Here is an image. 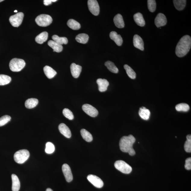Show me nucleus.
Returning a JSON list of instances; mask_svg holds the SVG:
<instances>
[{"label": "nucleus", "instance_id": "6e6552de", "mask_svg": "<svg viewBox=\"0 0 191 191\" xmlns=\"http://www.w3.org/2000/svg\"><path fill=\"white\" fill-rule=\"evenodd\" d=\"M87 5L89 11L93 15L97 16L99 13V7L98 2L96 0H89Z\"/></svg>", "mask_w": 191, "mask_h": 191}, {"label": "nucleus", "instance_id": "a19ab883", "mask_svg": "<svg viewBox=\"0 0 191 191\" xmlns=\"http://www.w3.org/2000/svg\"><path fill=\"white\" fill-rule=\"evenodd\" d=\"M56 1H57V0H44V4L45 5L48 6L50 5L52 2H55Z\"/></svg>", "mask_w": 191, "mask_h": 191}, {"label": "nucleus", "instance_id": "79ce46f5", "mask_svg": "<svg viewBox=\"0 0 191 191\" xmlns=\"http://www.w3.org/2000/svg\"><path fill=\"white\" fill-rule=\"evenodd\" d=\"M46 191H53L51 189L48 188L46 189Z\"/></svg>", "mask_w": 191, "mask_h": 191}, {"label": "nucleus", "instance_id": "9d476101", "mask_svg": "<svg viewBox=\"0 0 191 191\" xmlns=\"http://www.w3.org/2000/svg\"><path fill=\"white\" fill-rule=\"evenodd\" d=\"M82 109L87 115L92 117H95L98 115V111L91 105L86 104L83 105Z\"/></svg>", "mask_w": 191, "mask_h": 191}, {"label": "nucleus", "instance_id": "58836bf2", "mask_svg": "<svg viewBox=\"0 0 191 191\" xmlns=\"http://www.w3.org/2000/svg\"><path fill=\"white\" fill-rule=\"evenodd\" d=\"M11 117L9 115H5L0 117V127L5 125L11 121Z\"/></svg>", "mask_w": 191, "mask_h": 191}, {"label": "nucleus", "instance_id": "f8f14e48", "mask_svg": "<svg viewBox=\"0 0 191 191\" xmlns=\"http://www.w3.org/2000/svg\"><path fill=\"white\" fill-rule=\"evenodd\" d=\"M167 23L166 17L164 14H158L155 20V24L158 28L165 26Z\"/></svg>", "mask_w": 191, "mask_h": 191}, {"label": "nucleus", "instance_id": "cd10ccee", "mask_svg": "<svg viewBox=\"0 0 191 191\" xmlns=\"http://www.w3.org/2000/svg\"><path fill=\"white\" fill-rule=\"evenodd\" d=\"M67 25L71 29L74 30L80 29L81 27L80 24L76 20L72 19L68 20Z\"/></svg>", "mask_w": 191, "mask_h": 191}, {"label": "nucleus", "instance_id": "c85d7f7f", "mask_svg": "<svg viewBox=\"0 0 191 191\" xmlns=\"http://www.w3.org/2000/svg\"><path fill=\"white\" fill-rule=\"evenodd\" d=\"M81 135L83 139L87 142H91L92 141L93 137L92 135L89 132L85 129L81 130Z\"/></svg>", "mask_w": 191, "mask_h": 191}, {"label": "nucleus", "instance_id": "f704fd0d", "mask_svg": "<svg viewBox=\"0 0 191 191\" xmlns=\"http://www.w3.org/2000/svg\"><path fill=\"white\" fill-rule=\"evenodd\" d=\"M186 141L184 145V149L188 153L191 152V136L188 135L186 136Z\"/></svg>", "mask_w": 191, "mask_h": 191}, {"label": "nucleus", "instance_id": "37998d69", "mask_svg": "<svg viewBox=\"0 0 191 191\" xmlns=\"http://www.w3.org/2000/svg\"><path fill=\"white\" fill-rule=\"evenodd\" d=\"M14 12H15V13H17V10H15V11H14Z\"/></svg>", "mask_w": 191, "mask_h": 191}, {"label": "nucleus", "instance_id": "393cba45", "mask_svg": "<svg viewBox=\"0 0 191 191\" xmlns=\"http://www.w3.org/2000/svg\"><path fill=\"white\" fill-rule=\"evenodd\" d=\"M38 103V99H28L25 102V106L26 108L32 109L36 107Z\"/></svg>", "mask_w": 191, "mask_h": 191}, {"label": "nucleus", "instance_id": "423d86ee", "mask_svg": "<svg viewBox=\"0 0 191 191\" xmlns=\"http://www.w3.org/2000/svg\"><path fill=\"white\" fill-rule=\"evenodd\" d=\"M115 168L123 173L129 174L132 171V168L128 164L122 160H118L114 164Z\"/></svg>", "mask_w": 191, "mask_h": 191}, {"label": "nucleus", "instance_id": "72a5a7b5", "mask_svg": "<svg viewBox=\"0 0 191 191\" xmlns=\"http://www.w3.org/2000/svg\"><path fill=\"white\" fill-rule=\"evenodd\" d=\"M11 77L7 75L0 74V85H5L11 82Z\"/></svg>", "mask_w": 191, "mask_h": 191}, {"label": "nucleus", "instance_id": "6ab92c4d", "mask_svg": "<svg viewBox=\"0 0 191 191\" xmlns=\"http://www.w3.org/2000/svg\"><path fill=\"white\" fill-rule=\"evenodd\" d=\"M115 25L117 28H122L124 27L125 24L122 16L120 14L115 16L113 20Z\"/></svg>", "mask_w": 191, "mask_h": 191}, {"label": "nucleus", "instance_id": "2eb2a0df", "mask_svg": "<svg viewBox=\"0 0 191 191\" xmlns=\"http://www.w3.org/2000/svg\"><path fill=\"white\" fill-rule=\"evenodd\" d=\"M97 83L99 86V90L101 92H105L107 90L109 86V83L106 79L99 78L97 80Z\"/></svg>", "mask_w": 191, "mask_h": 191}, {"label": "nucleus", "instance_id": "20e7f679", "mask_svg": "<svg viewBox=\"0 0 191 191\" xmlns=\"http://www.w3.org/2000/svg\"><path fill=\"white\" fill-rule=\"evenodd\" d=\"M26 65V63L21 59L14 58L9 63V67L14 72H19L23 69Z\"/></svg>", "mask_w": 191, "mask_h": 191}, {"label": "nucleus", "instance_id": "4468645a", "mask_svg": "<svg viewBox=\"0 0 191 191\" xmlns=\"http://www.w3.org/2000/svg\"><path fill=\"white\" fill-rule=\"evenodd\" d=\"M133 44L136 48L142 51L144 50V42L142 39L137 34L133 36Z\"/></svg>", "mask_w": 191, "mask_h": 191}, {"label": "nucleus", "instance_id": "4be33fe9", "mask_svg": "<svg viewBox=\"0 0 191 191\" xmlns=\"http://www.w3.org/2000/svg\"><path fill=\"white\" fill-rule=\"evenodd\" d=\"M43 70L45 74L49 79L54 78L57 74L56 71L49 66H46L44 67Z\"/></svg>", "mask_w": 191, "mask_h": 191}, {"label": "nucleus", "instance_id": "e433bc0d", "mask_svg": "<svg viewBox=\"0 0 191 191\" xmlns=\"http://www.w3.org/2000/svg\"><path fill=\"white\" fill-rule=\"evenodd\" d=\"M63 114L65 117L70 120H72L74 119V114L70 109L67 108L64 109L63 111Z\"/></svg>", "mask_w": 191, "mask_h": 191}, {"label": "nucleus", "instance_id": "ea45409f", "mask_svg": "<svg viewBox=\"0 0 191 191\" xmlns=\"http://www.w3.org/2000/svg\"><path fill=\"white\" fill-rule=\"evenodd\" d=\"M185 168L187 170H190L191 169V158H186V164H185Z\"/></svg>", "mask_w": 191, "mask_h": 191}, {"label": "nucleus", "instance_id": "bb28decb", "mask_svg": "<svg viewBox=\"0 0 191 191\" xmlns=\"http://www.w3.org/2000/svg\"><path fill=\"white\" fill-rule=\"evenodd\" d=\"M89 36L85 33L79 34L76 36V39L77 42L82 44H86L88 41Z\"/></svg>", "mask_w": 191, "mask_h": 191}, {"label": "nucleus", "instance_id": "f257e3e1", "mask_svg": "<svg viewBox=\"0 0 191 191\" xmlns=\"http://www.w3.org/2000/svg\"><path fill=\"white\" fill-rule=\"evenodd\" d=\"M191 38L189 36H183L178 42L176 48V54L178 57L186 56L190 49Z\"/></svg>", "mask_w": 191, "mask_h": 191}, {"label": "nucleus", "instance_id": "2f4dec72", "mask_svg": "<svg viewBox=\"0 0 191 191\" xmlns=\"http://www.w3.org/2000/svg\"><path fill=\"white\" fill-rule=\"evenodd\" d=\"M124 68L127 72V74L129 77L131 79H135L136 77V74L135 71L133 70L127 64H125L124 66Z\"/></svg>", "mask_w": 191, "mask_h": 191}, {"label": "nucleus", "instance_id": "f03ea898", "mask_svg": "<svg viewBox=\"0 0 191 191\" xmlns=\"http://www.w3.org/2000/svg\"><path fill=\"white\" fill-rule=\"evenodd\" d=\"M136 141L135 137L132 135L124 136L120 141L119 146L121 151L128 153L130 155L133 156L136 152L133 148V144Z\"/></svg>", "mask_w": 191, "mask_h": 191}, {"label": "nucleus", "instance_id": "ddd939ff", "mask_svg": "<svg viewBox=\"0 0 191 191\" xmlns=\"http://www.w3.org/2000/svg\"><path fill=\"white\" fill-rule=\"evenodd\" d=\"M71 74L74 78H78L82 70V67L79 65H77L75 63H72L70 67Z\"/></svg>", "mask_w": 191, "mask_h": 191}, {"label": "nucleus", "instance_id": "1a4fd4ad", "mask_svg": "<svg viewBox=\"0 0 191 191\" xmlns=\"http://www.w3.org/2000/svg\"><path fill=\"white\" fill-rule=\"evenodd\" d=\"M87 180L96 187L100 188H102L104 185L102 180L96 176L90 174L87 176Z\"/></svg>", "mask_w": 191, "mask_h": 191}, {"label": "nucleus", "instance_id": "b1692460", "mask_svg": "<svg viewBox=\"0 0 191 191\" xmlns=\"http://www.w3.org/2000/svg\"><path fill=\"white\" fill-rule=\"evenodd\" d=\"M48 36V32H42L36 36L35 38L36 41L38 44H42L47 40Z\"/></svg>", "mask_w": 191, "mask_h": 191}, {"label": "nucleus", "instance_id": "0eeeda50", "mask_svg": "<svg viewBox=\"0 0 191 191\" xmlns=\"http://www.w3.org/2000/svg\"><path fill=\"white\" fill-rule=\"evenodd\" d=\"M24 14L22 12L17 13L12 15L9 18V21L14 27H18L21 25L23 21Z\"/></svg>", "mask_w": 191, "mask_h": 191}, {"label": "nucleus", "instance_id": "39448f33", "mask_svg": "<svg viewBox=\"0 0 191 191\" xmlns=\"http://www.w3.org/2000/svg\"><path fill=\"white\" fill-rule=\"evenodd\" d=\"M35 21L38 26L47 27L52 23V19L50 16L46 14H41L36 18Z\"/></svg>", "mask_w": 191, "mask_h": 191}, {"label": "nucleus", "instance_id": "473e14b6", "mask_svg": "<svg viewBox=\"0 0 191 191\" xmlns=\"http://www.w3.org/2000/svg\"><path fill=\"white\" fill-rule=\"evenodd\" d=\"M177 111H182L184 112H187L190 109V107L189 105L186 103H180L176 105L175 107Z\"/></svg>", "mask_w": 191, "mask_h": 191}, {"label": "nucleus", "instance_id": "412c9836", "mask_svg": "<svg viewBox=\"0 0 191 191\" xmlns=\"http://www.w3.org/2000/svg\"><path fill=\"white\" fill-rule=\"evenodd\" d=\"M139 114L141 118L147 121L149 118L150 112L149 110L146 108V107H142L139 109Z\"/></svg>", "mask_w": 191, "mask_h": 191}, {"label": "nucleus", "instance_id": "f3484780", "mask_svg": "<svg viewBox=\"0 0 191 191\" xmlns=\"http://www.w3.org/2000/svg\"><path fill=\"white\" fill-rule=\"evenodd\" d=\"M109 36L111 39L113 40L117 45L119 46L122 45L123 42L122 38L120 35L118 34L116 32H111L110 33Z\"/></svg>", "mask_w": 191, "mask_h": 191}, {"label": "nucleus", "instance_id": "9b49d317", "mask_svg": "<svg viewBox=\"0 0 191 191\" xmlns=\"http://www.w3.org/2000/svg\"><path fill=\"white\" fill-rule=\"evenodd\" d=\"M63 174L68 182H70L73 179V175L70 167L68 164H65L62 166Z\"/></svg>", "mask_w": 191, "mask_h": 191}, {"label": "nucleus", "instance_id": "4c0bfd02", "mask_svg": "<svg viewBox=\"0 0 191 191\" xmlns=\"http://www.w3.org/2000/svg\"><path fill=\"white\" fill-rule=\"evenodd\" d=\"M55 150V146L51 142H48L46 143L45 151L46 153H52L54 152Z\"/></svg>", "mask_w": 191, "mask_h": 191}, {"label": "nucleus", "instance_id": "a211bd4d", "mask_svg": "<svg viewBox=\"0 0 191 191\" xmlns=\"http://www.w3.org/2000/svg\"><path fill=\"white\" fill-rule=\"evenodd\" d=\"M11 178L12 180V191H19L20 187V183L19 178L16 175L12 174Z\"/></svg>", "mask_w": 191, "mask_h": 191}, {"label": "nucleus", "instance_id": "c03bdc74", "mask_svg": "<svg viewBox=\"0 0 191 191\" xmlns=\"http://www.w3.org/2000/svg\"><path fill=\"white\" fill-rule=\"evenodd\" d=\"M3 0H0V2H1L3 1Z\"/></svg>", "mask_w": 191, "mask_h": 191}, {"label": "nucleus", "instance_id": "c756f323", "mask_svg": "<svg viewBox=\"0 0 191 191\" xmlns=\"http://www.w3.org/2000/svg\"><path fill=\"white\" fill-rule=\"evenodd\" d=\"M52 38L53 41L61 45L64 44H67L68 42L67 38L66 37H61L57 35H54L52 36Z\"/></svg>", "mask_w": 191, "mask_h": 191}, {"label": "nucleus", "instance_id": "dca6fc26", "mask_svg": "<svg viewBox=\"0 0 191 191\" xmlns=\"http://www.w3.org/2000/svg\"><path fill=\"white\" fill-rule=\"evenodd\" d=\"M58 129L60 133L67 138H70L71 137V133L70 129L64 124H60L58 126Z\"/></svg>", "mask_w": 191, "mask_h": 191}, {"label": "nucleus", "instance_id": "a878e982", "mask_svg": "<svg viewBox=\"0 0 191 191\" xmlns=\"http://www.w3.org/2000/svg\"><path fill=\"white\" fill-rule=\"evenodd\" d=\"M186 1V0H174L175 7L179 11H182L185 7Z\"/></svg>", "mask_w": 191, "mask_h": 191}, {"label": "nucleus", "instance_id": "c9c22d12", "mask_svg": "<svg viewBox=\"0 0 191 191\" xmlns=\"http://www.w3.org/2000/svg\"><path fill=\"white\" fill-rule=\"evenodd\" d=\"M148 9L150 12L153 13L156 9V3L155 0H148L147 1Z\"/></svg>", "mask_w": 191, "mask_h": 191}, {"label": "nucleus", "instance_id": "7ed1b4c3", "mask_svg": "<svg viewBox=\"0 0 191 191\" xmlns=\"http://www.w3.org/2000/svg\"><path fill=\"white\" fill-rule=\"evenodd\" d=\"M30 153L26 149H22L16 152L14 155V159L18 164H23L29 158Z\"/></svg>", "mask_w": 191, "mask_h": 191}, {"label": "nucleus", "instance_id": "aec40b11", "mask_svg": "<svg viewBox=\"0 0 191 191\" xmlns=\"http://www.w3.org/2000/svg\"><path fill=\"white\" fill-rule=\"evenodd\" d=\"M133 19L136 23L141 27H143L145 25V21L143 15L140 13H138L133 16Z\"/></svg>", "mask_w": 191, "mask_h": 191}, {"label": "nucleus", "instance_id": "5701e85b", "mask_svg": "<svg viewBox=\"0 0 191 191\" xmlns=\"http://www.w3.org/2000/svg\"><path fill=\"white\" fill-rule=\"evenodd\" d=\"M49 46L52 48L54 50V52H60L63 50V46L57 43L53 40H50L48 42Z\"/></svg>", "mask_w": 191, "mask_h": 191}, {"label": "nucleus", "instance_id": "7c9ffc66", "mask_svg": "<svg viewBox=\"0 0 191 191\" xmlns=\"http://www.w3.org/2000/svg\"><path fill=\"white\" fill-rule=\"evenodd\" d=\"M105 65L111 72L114 74H117L119 72L118 69L115 66L114 63L111 61H107L105 63Z\"/></svg>", "mask_w": 191, "mask_h": 191}]
</instances>
